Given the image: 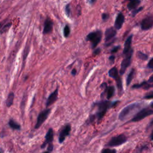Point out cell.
Wrapping results in <instances>:
<instances>
[{"label": "cell", "instance_id": "2", "mask_svg": "<svg viewBox=\"0 0 153 153\" xmlns=\"http://www.w3.org/2000/svg\"><path fill=\"white\" fill-rule=\"evenodd\" d=\"M141 106L140 103H133L124 107L120 112L118 118L121 121H124L129 118L133 113L137 111Z\"/></svg>", "mask_w": 153, "mask_h": 153}, {"label": "cell", "instance_id": "24", "mask_svg": "<svg viewBox=\"0 0 153 153\" xmlns=\"http://www.w3.org/2000/svg\"><path fill=\"white\" fill-rule=\"evenodd\" d=\"M11 23H7L6 25H5L4 26H3L1 29H0V33H5L6 32L8 29L11 27Z\"/></svg>", "mask_w": 153, "mask_h": 153}, {"label": "cell", "instance_id": "7", "mask_svg": "<svg viewBox=\"0 0 153 153\" xmlns=\"http://www.w3.org/2000/svg\"><path fill=\"white\" fill-rule=\"evenodd\" d=\"M50 112H51V109H44V111H41L39 114V115L37 117L36 124L35 126V129H38V128H39L41 126V125L44 123V122L48 118Z\"/></svg>", "mask_w": 153, "mask_h": 153}, {"label": "cell", "instance_id": "3", "mask_svg": "<svg viewBox=\"0 0 153 153\" xmlns=\"http://www.w3.org/2000/svg\"><path fill=\"white\" fill-rule=\"evenodd\" d=\"M102 37V32L100 30H97L92 32H90L87 35L86 39L91 42V48H94L100 42Z\"/></svg>", "mask_w": 153, "mask_h": 153}, {"label": "cell", "instance_id": "17", "mask_svg": "<svg viewBox=\"0 0 153 153\" xmlns=\"http://www.w3.org/2000/svg\"><path fill=\"white\" fill-rule=\"evenodd\" d=\"M140 0H130L129 2L127 4V8L129 10H135L137 7L140 4Z\"/></svg>", "mask_w": 153, "mask_h": 153}, {"label": "cell", "instance_id": "23", "mask_svg": "<svg viewBox=\"0 0 153 153\" xmlns=\"http://www.w3.org/2000/svg\"><path fill=\"white\" fill-rule=\"evenodd\" d=\"M137 56L139 59L142 60H146L148 59V55L141 52V51H137Z\"/></svg>", "mask_w": 153, "mask_h": 153}, {"label": "cell", "instance_id": "33", "mask_svg": "<svg viewBox=\"0 0 153 153\" xmlns=\"http://www.w3.org/2000/svg\"><path fill=\"white\" fill-rule=\"evenodd\" d=\"M53 145L52 144V143H50L48 144V147H47V151H46V152H51L53 150Z\"/></svg>", "mask_w": 153, "mask_h": 153}, {"label": "cell", "instance_id": "39", "mask_svg": "<svg viewBox=\"0 0 153 153\" xmlns=\"http://www.w3.org/2000/svg\"><path fill=\"white\" fill-rule=\"evenodd\" d=\"M150 137H151V139L153 141V130H152V132H151V135H150Z\"/></svg>", "mask_w": 153, "mask_h": 153}, {"label": "cell", "instance_id": "15", "mask_svg": "<svg viewBox=\"0 0 153 153\" xmlns=\"http://www.w3.org/2000/svg\"><path fill=\"white\" fill-rule=\"evenodd\" d=\"M124 22V16L121 13H120L117 15L115 21V23H114L115 28L116 29H121Z\"/></svg>", "mask_w": 153, "mask_h": 153}, {"label": "cell", "instance_id": "13", "mask_svg": "<svg viewBox=\"0 0 153 153\" xmlns=\"http://www.w3.org/2000/svg\"><path fill=\"white\" fill-rule=\"evenodd\" d=\"M53 23L52 20L50 19L47 18L45 20V22H44L43 33L44 35H45V34H48V33H50V32H51V31L53 30Z\"/></svg>", "mask_w": 153, "mask_h": 153}, {"label": "cell", "instance_id": "22", "mask_svg": "<svg viewBox=\"0 0 153 153\" xmlns=\"http://www.w3.org/2000/svg\"><path fill=\"white\" fill-rule=\"evenodd\" d=\"M8 125L13 130H20L21 128V126L20 125L17 123V122H16L15 121H14L13 119H11L10 121H9V123H8Z\"/></svg>", "mask_w": 153, "mask_h": 153}, {"label": "cell", "instance_id": "42", "mask_svg": "<svg viewBox=\"0 0 153 153\" xmlns=\"http://www.w3.org/2000/svg\"><path fill=\"white\" fill-rule=\"evenodd\" d=\"M151 107L152 108H153V102L151 104Z\"/></svg>", "mask_w": 153, "mask_h": 153}, {"label": "cell", "instance_id": "8", "mask_svg": "<svg viewBox=\"0 0 153 153\" xmlns=\"http://www.w3.org/2000/svg\"><path fill=\"white\" fill-rule=\"evenodd\" d=\"M116 33L117 31L115 29L112 27H109L106 30L105 33V41L106 46L109 45L112 43L111 40L115 36Z\"/></svg>", "mask_w": 153, "mask_h": 153}, {"label": "cell", "instance_id": "37", "mask_svg": "<svg viewBox=\"0 0 153 153\" xmlns=\"http://www.w3.org/2000/svg\"><path fill=\"white\" fill-rule=\"evenodd\" d=\"M71 74L73 75V76H75L76 74V69H73L71 71Z\"/></svg>", "mask_w": 153, "mask_h": 153}, {"label": "cell", "instance_id": "11", "mask_svg": "<svg viewBox=\"0 0 153 153\" xmlns=\"http://www.w3.org/2000/svg\"><path fill=\"white\" fill-rule=\"evenodd\" d=\"M53 136H54V134H53V128H50L45 136V141L43 142V143L41 146V148H44L47 144L52 143L53 140Z\"/></svg>", "mask_w": 153, "mask_h": 153}, {"label": "cell", "instance_id": "36", "mask_svg": "<svg viewBox=\"0 0 153 153\" xmlns=\"http://www.w3.org/2000/svg\"><path fill=\"white\" fill-rule=\"evenodd\" d=\"M109 59L110 62H111V63H113L114 62V60H115V56H111L109 57Z\"/></svg>", "mask_w": 153, "mask_h": 153}, {"label": "cell", "instance_id": "34", "mask_svg": "<svg viewBox=\"0 0 153 153\" xmlns=\"http://www.w3.org/2000/svg\"><path fill=\"white\" fill-rule=\"evenodd\" d=\"M120 48V46H116V47H115L112 50H111V53H116L119 49Z\"/></svg>", "mask_w": 153, "mask_h": 153}, {"label": "cell", "instance_id": "43", "mask_svg": "<svg viewBox=\"0 0 153 153\" xmlns=\"http://www.w3.org/2000/svg\"><path fill=\"white\" fill-rule=\"evenodd\" d=\"M2 152V150H1V149H0V152Z\"/></svg>", "mask_w": 153, "mask_h": 153}, {"label": "cell", "instance_id": "30", "mask_svg": "<svg viewBox=\"0 0 153 153\" xmlns=\"http://www.w3.org/2000/svg\"><path fill=\"white\" fill-rule=\"evenodd\" d=\"M142 9H143V7H139L138 8H137V9L133 10V13H132V16H134L137 13H138L139 11H140Z\"/></svg>", "mask_w": 153, "mask_h": 153}, {"label": "cell", "instance_id": "21", "mask_svg": "<svg viewBox=\"0 0 153 153\" xmlns=\"http://www.w3.org/2000/svg\"><path fill=\"white\" fill-rule=\"evenodd\" d=\"M14 99V93L13 92H11L8 95L6 100V105L7 107H10L13 103Z\"/></svg>", "mask_w": 153, "mask_h": 153}, {"label": "cell", "instance_id": "18", "mask_svg": "<svg viewBox=\"0 0 153 153\" xmlns=\"http://www.w3.org/2000/svg\"><path fill=\"white\" fill-rule=\"evenodd\" d=\"M116 82H117V86L118 90V93L120 95H121L123 93V84H122V80L121 78L118 76L116 79Z\"/></svg>", "mask_w": 153, "mask_h": 153}, {"label": "cell", "instance_id": "9", "mask_svg": "<svg viewBox=\"0 0 153 153\" xmlns=\"http://www.w3.org/2000/svg\"><path fill=\"white\" fill-rule=\"evenodd\" d=\"M71 130V127L69 124H68L63 127V128L62 129L59 134V142L60 143H62L65 140V138L70 134Z\"/></svg>", "mask_w": 153, "mask_h": 153}, {"label": "cell", "instance_id": "38", "mask_svg": "<svg viewBox=\"0 0 153 153\" xmlns=\"http://www.w3.org/2000/svg\"><path fill=\"white\" fill-rule=\"evenodd\" d=\"M153 126V119L150 121V123H149V124H148V128H149V127H151V126Z\"/></svg>", "mask_w": 153, "mask_h": 153}, {"label": "cell", "instance_id": "1", "mask_svg": "<svg viewBox=\"0 0 153 153\" xmlns=\"http://www.w3.org/2000/svg\"><path fill=\"white\" fill-rule=\"evenodd\" d=\"M118 101L111 102L109 100H102L98 102H96L94 104V106L97 107V111L94 115H91L88 119L89 122H93L95 118L98 121H100L105 114L106 113L108 109L115 106Z\"/></svg>", "mask_w": 153, "mask_h": 153}, {"label": "cell", "instance_id": "10", "mask_svg": "<svg viewBox=\"0 0 153 153\" xmlns=\"http://www.w3.org/2000/svg\"><path fill=\"white\" fill-rule=\"evenodd\" d=\"M153 26V17L147 16L144 18L140 23L141 29L143 30H146L151 29Z\"/></svg>", "mask_w": 153, "mask_h": 153}, {"label": "cell", "instance_id": "27", "mask_svg": "<svg viewBox=\"0 0 153 153\" xmlns=\"http://www.w3.org/2000/svg\"><path fill=\"white\" fill-rule=\"evenodd\" d=\"M102 152L103 153H114L116 152V150L114 149H109V148H106L102 151Z\"/></svg>", "mask_w": 153, "mask_h": 153}, {"label": "cell", "instance_id": "19", "mask_svg": "<svg viewBox=\"0 0 153 153\" xmlns=\"http://www.w3.org/2000/svg\"><path fill=\"white\" fill-rule=\"evenodd\" d=\"M108 75L110 77L114 78V79H116L119 75H118V69L116 67H113L108 72Z\"/></svg>", "mask_w": 153, "mask_h": 153}, {"label": "cell", "instance_id": "25", "mask_svg": "<svg viewBox=\"0 0 153 153\" xmlns=\"http://www.w3.org/2000/svg\"><path fill=\"white\" fill-rule=\"evenodd\" d=\"M70 32H71L70 27H69V26L68 25H66L65 26L64 29H63V35H64V36L65 38H68V36L70 34Z\"/></svg>", "mask_w": 153, "mask_h": 153}, {"label": "cell", "instance_id": "14", "mask_svg": "<svg viewBox=\"0 0 153 153\" xmlns=\"http://www.w3.org/2000/svg\"><path fill=\"white\" fill-rule=\"evenodd\" d=\"M101 87L105 88V91L106 93V97L108 99L111 98L115 93V88L114 86H108L106 82L103 83L101 85Z\"/></svg>", "mask_w": 153, "mask_h": 153}, {"label": "cell", "instance_id": "5", "mask_svg": "<svg viewBox=\"0 0 153 153\" xmlns=\"http://www.w3.org/2000/svg\"><path fill=\"white\" fill-rule=\"evenodd\" d=\"M153 114V109H149L148 108H143L140 111H139L130 121V122H137L139 121L148 116Z\"/></svg>", "mask_w": 153, "mask_h": 153}, {"label": "cell", "instance_id": "41", "mask_svg": "<svg viewBox=\"0 0 153 153\" xmlns=\"http://www.w3.org/2000/svg\"><path fill=\"white\" fill-rule=\"evenodd\" d=\"M2 27V23H0V29H1Z\"/></svg>", "mask_w": 153, "mask_h": 153}, {"label": "cell", "instance_id": "6", "mask_svg": "<svg viewBox=\"0 0 153 153\" xmlns=\"http://www.w3.org/2000/svg\"><path fill=\"white\" fill-rule=\"evenodd\" d=\"M133 53V50L131 48V50L129 52H128L127 54H125V57L123 59L121 63V68L120 69V74L121 75H123L124 74L127 68L130 65Z\"/></svg>", "mask_w": 153, "mask_h": 153}, {"label": "cell", "instance_id": "4", "mask_svg": "<svg viewBox=\"0 0 153 153\" xmlns=\"http://www.w3.org/2000/svg\"><path fill=\"white\" fill-rule=\"evenodd\" d=\"M127 138L126 136L124 134H121L116 136L112 137L110 139V140L107 143L106 146L109 147L118 146L123 145L126 142H127Z\"/></svg>", "mask_w": 153, "mask_h": 153}, {"label": "cell", "instance_id": "12", "mask_svg": "<svg viewBox=\"0 0 153 153\" xmlns=\"http://www.w3.org/2000/svg\"><path fill=\"white\" fill-rule=\"evenodd\" d=\"M58 89L59 88L57 87L52 93H51L50 94V96H48L47 100L46 102V106H49L50 105H51L53 103H54L56 100L57 99V97H58Z\"/></svg>", "mask_w": 153, "mask_h": 153}, {"label": "cell", "instance_id": "35", "mask_svg": "<svg viewBox=\"0 0 153 153\" xmlns=\"http://www.w3.org/2000/svg\"><path fill=\"white\" fill-rule=\"evenodd\" d=\"M100 52V48H96L94 51H93V54H95V55H97L98 54H99Z\"/></svg>", "mask_w": 153, "mask_h": 153}, {"label": "cell", "instance_id": "26", "mask_svg": "<svg viewBox=\"0 0 153 153\" xmlns=\"http://www.w3.org/2000/svg\"><path fill=\"white\" fill-rule=\"evenodd\" d=\"M144 99H153V91H151L150 92L147 93L145 96H144Z\"/></svg>", "mask_w": 153, "mask_h": 153}, {"label": "cell", "instance_id": "29", "mask_svg": "<svg viewBox=\"0 0 153 153\" xmlns=\"http://www.w3.org/2000/svg\"><path fill=\"white\" fill-rule=\"evenodd\" d=\"M149 84V87H153V75H152L147 81Z\"/></svg>", "mask_w": 153, "mask_h": 153}, {"label": "cell", "instance_id": "31", "mask_svg": "<svg viewBox=\"0 0 153 153\" xmlns=\"http://www.w3.org/2000/svg\"><path fill=\"white\" fill-rule=\"evenodd\" d=\"M147 67L149 68V69H151L153 70V57L149 61V62L147 65Z\"/></svg>", "mask_w": 153, "mask_h": 153}, {"label": "cell", "instance_id": "20", "mask_svg": "<svg viewBox=\"0 0 153 153\" xmlns=\"http://www.w3.org/2000/svg\"><path fill=\"white\" fill-rule=\"evenodd\" d=\"M134 73H135V70H134V69L133 68L130 70V71L128 74L127 76V79H126V85H127V86H128L130 85V84L131 83V81H132V79L134 77Z\"/></svg>", "mask_w": 153, "mask_h": 153}, {"label": "cell", "instance_id": "16", "mask_svg": "<svg viewBox=\"0 0 153 153\" xmlns=\"http://www.w3.org/2000/svg\"><path fill=\"white\" fill-rule=\"evenodd\" d=\"M132 37L133 35H130L127 39L126 40L124 45V50L123 53L124 54H127L128 52H129L131 50V41H132Z\"/></svg>", "mask_w": 153, "mask_h": 153}, {"label": "cell", "instance_id": "28", "mask_svg": "<svg viewBox=\"0 0 153 153\" xmlns=\"http://www.w3.org/2000/svg\"><path fill=\"white\" fill-rule=\"evenodd\" d=\"M65 13L66 14V15L68 16H70L71 14V9H70V5L68 4L66 7H65Z\"/></svg>", "mask_w": 153, "mask_h": 153}, {"label": "cell", "instance_id": "40", "mask_svg": "<svg viewBox=\"0 0 153 153\" xmlns=\"http://www.w3.org/2000/svg\"><path fill=\"white\" fill-rule=\"evenodd\" d=\"M96 0H91V3H94Z\"/></svg>", "mask_w": 153, "mask_h": 153}, {"label": "cell", "instance_id": "32", "mask_svg": "<svg viewBox=\"0 0 153 153\" xmlns=\"http://www.w3.org/2000/svg\"><path fill=\"white\" fill-rule=\"evenodd\" d=\"M109 14H108L106 13H103L102 15V20L103 21H106L109 19Z\"/></svg>", "mask_w": 153, "mask_h": 153}]
</instances>
